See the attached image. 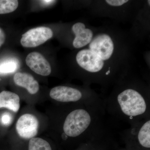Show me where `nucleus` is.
Returning a JSON list of instances; mask_svg holds the SVG:
<instances>
[{"instance_id":"f257e3e1","label":"nucleus","mask_w":150,"mask_h":150,"mask_svg":"<svg viewBox=\"0 0 150 150\" xmlns=\"http://www.w3.org/2000/svg\"><path fill=\"white\" fill-rule=\"evenodd\" d=\"M105 112L132 125L150 118L149 95L136 88H124L103 100Z\"/></svg>"},{"instance_id":"f03ea898","label":"nucleus","mask_w":150,"mask_h":150,"mask_svg":"<svg viewBox=\"0 0 150 150\" xmlns=\"http://www.w3.org/2000/svg\"><path fill=\"white\" fill-rule=\"evenodd\" d=\"M120 134L126 149L150 150V118L130 125Z\"/></svg>"},{"instance_id":"7ed1b4c3","label":"nucleus","mask_w":150,"mask_h":150,"mask_svg":"<svg viewBox=\"0 0 150 150\" xmlns=\"http://www.w3.org/2000/svg\"><path fill=\"white\" fill-rule=\"evenodd\" d=\"M53 35V31L49 28L44 26L35 28L23 34L21 43L25 48H33L45 43Z\"/></svg>"},{"instance_id":"20e7f679","label":"nucleus","mask_w":150,"mask_h":150,"mask_svg":"<svg viewBox=\"0 0 150 150\" xmlns=\"http://www.w3.org/2000/svg\"><path fill=\"white\" fill-rule=\"evenodd\" d=\"M76 60L80 67L92 74L99 72L104 66L103 60L90 49H84L79 52Z\"/></svg>"},{"instance_id":"39448f33","label":"nucleus","mask_w":150,"mask_h":150,"mask_svg":"<svg viewBox=\"0 0 150 150\" xmlns=\"http://www.w3.org/2000/svg\"><path fill=\"white\" fill-rule=\"evenodd\" d=\"M39 122L32 114L26 113L19 118L16 124V130L19 137L25 139L34 138L38 133Z\"/></svg>"},{"instance_id":"423d86ee","label":"nucleus","mask_w":150,"mask_h":150,"mask_svg":"<svg viewBox=\"0 0 150 150\" xmlns=\"http://www.w3.org/2000/svg\"><path fill=\"white\" fill-rule=\"evenodd\" d=\"M90 50L97 54L103 61L109 59L114 50V44L111 38L107 34L97 35L92 39Z\"/></svg>"},{"instance_id":"0eeeda50","label":"nucleus","mask_w":150,"mask_h":150,"mask_svg":"<svg viewBox=\"0 0 150 150\" xmlns=\"http://www.w3.org/2000/svg\"><path fill=\"white\" fill-rule=\"evenodd\" d=\"M26 64L38 74L48 76L51 74V68L49 62L40 53L33 52L27 55L25 59Z\"/></svg>"},{"instance_id":"6e6552de","label":"nucleus","mask_w":150,"mask_h":150,"mask_svg":"<svg viewBox=\"0 0 150 150\" xmlns=\"http://www.w3.org/2000/svg\"><path fill=\"white\" fill-rule=\"evenodd\" d=\"M72 29L76 35L73 41V46L75 48L83 47L91 41L93 35L92 31L88 28H86L83 23H75Z\"/></svg>"},{"instance_id":"1a4fd4ad","label":"nucleus","mask_w":150,"mask_h":150,"mask_svg":"<svg viewBox=\"0 0 150 150\" xmlns=\"http://www.w3.org/2000/svg\"><path fill=\"white\" fill-rule=\"evenodd\" d=\"M15 83L17 85L24 88L31 94L37 93L39 89V85L32 75L26 73L18 72L13 77Z\"/></svg>"},{"instance_id":"9d476101","label":"nucleus","mask_w":150,"mask_h":150,"mask_svg":"<svg viewBox=\"0 0 150 150\" xmlns=\"http://www.w3.org/2000/svg\"><path fill=\"white\" fill-rule=\"evenodd\" d=\"M20 107V98L18 95L6 91L0 93V108H4L16 112L19 110Z\"/></svg>"},{"instance_id":"9b49d317","label":"nucleus","mask_w":150,"mask_h":150,"mask_svg":"<svg viewBox=\"0 0 150 150\" xmlns=\"http://www.w3.org/2000/svg\"><path fill=\"white\" fill-rule=\"evenodd\" d=\"M19 66L18 59L14 58L6 59L0 64V74H6L14 72Z\"/></svg>"},{"instance_id":"f8f14e48","label":"nucleus","mask_w":150,"mask_h":150,"mask_svg":"<svg viewBox=\"0 0 150 150\" xmlns=\"http://www.w3.org/2000/svg\"><path fill=\"white\" fill-rule=\"evenodd\" d=\"M113 144L112 135H110L91 142V150H109Z\"/></svg>"},{"instance_id":"ddd939ff","label":"nucleus","mask_w":150,"mask_h":150,"mask_svg":"<svg viewBox=\"0 0 150 150\" xmlns=\"http://www.w3.org/2000/svg\"><path fill=\"white\" fill-rule=\"evenodd\" d=\"M28 150H52L51 145L46 140L40 138H33L30 140Z\"/></svg>"},{"instance_id":"4468645a","label":"nucleus","mask_w":150,"mask_h":150,"mask_svg":"<svg viewBox=\"0 0 150 150\" xmlns=\"http://www.w3.org/2000/svg\"><path fill=\"white\" fill-rule=\"evenodd\" d=\"M18 6V1L16 0H0V14L13 12Z\"/></svg>"},{"instance_id":"2eb2a0df","label":"nucleus","mask_w":150,"mask_h":150,"mask_svg":"<svg viewBox=\"0 0 150 150\" xmlns=\"http://www.w3.org/2000/svg\"><path fill=\"white\" fill-rule=\"evenodd\" d=\"M12 117L10 113L5 112L1 116V121L2 124L5 126H8L12 121Z\"/></svg>"},{"instance_id":"dca6fc26","label":"nucleus","mask_w":150,"mask_h":150,"mask_svg":"<svg viewBox=\"0 0 150 150\" xmlns=\"http://www.w3.org/2000/svg\"><path fill=\"white\" fill-rule=\"evenodd\" d=\"M106 2L113 6H119L123 5V4L128 2V0H107Z\"/></svg>"},{"instance_id":"f3484780","label":"nucleus","mask_w":150,"mask_h":150,"mask_svg":"<svg viewBox=\"0 0 150 150\" xmlns=\"http://www.w3.org/2000/svg\"><path fill=\"white\" fill-rule=\"evenodd\" d=\"M91 142H87L80 145L76 150H91Z\"/></svg>"},{"instance_id":"a211bd4d","label":"nucleus","mask_w":150,"mask_h":150,"mask_svg":"<svg viewBox=\"0 0 150 150\" xmlns=\"http://www.w3.org/2000/svg\"><path fill=\"white\" fill-rule=\"evenodd\" d=\"M6 39L5 33L3 30L0 28V48L4 43Z\"/></svg>"},{"instance_id":"6ab92c4d","label":"nucleus","mask_w":150,"mask_h":150,"mask_svg":"<svg viewBox=\"0 0 150 150\" xmlns=\"http://www.w3.org/2000/svg\"><path fill=\"white\" fill-rule=\"evenodd\" d=\"M55 1H41V2L43 3V4H51V3L54 2Z\"/></svg>"},{"instance_id":"aec40b11","label":"nucleus","mask_w":150,"mask_h":150,"mask_svg":"<svg viewBox=\"0 0 150 150\" xmlns=\"http://www.w3.org/2000/svg\"><path fill=\"white\" fill-rule=\"evenodd\" d=\"M116 150H130L128 149H126V148H122V149H119Z\"/></svg>"}]
</instances>
